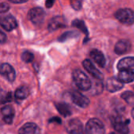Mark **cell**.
<instances>
[{"label":"cell","instance_id":"6da1fadb","mask_svg":"<svg viewBox=\"0 0 134 134\" xmlns=\"http://www.w3.org/2000/svg\"><path fill=\"white\" fill-rule=\"evenodd\" d=\"M72 78L76 86L82 91H87L91 89L92 82L90 79L81 70H75L72 73Z\"/></svg>","mask_w":134,"mask_h":134},{"label":"cell","instance_id":"7a4b0ae2","mask_svg":"<svg viewBox=\"0 0 134 134\" xmlns=\"http://www.w3.org/2000/svg\"><path fill=\"white\" fill-rule=\"evenodd\" d=\"M86 131L88 134H104L105 126L98 119H91L86 126Z\"/></svg>","mask_w":134,"mask_h":134},{"label":"cell","instance_id":"3957f363","mask_svg":"<svg viewBox=\"0 0 134 134\" xmlns=\"http://www.w3.org/2000/svg\"><path fill=\"white\" fill-rule=\"evenodd\" d=\"M116 19L124 24H133L134 23V12L128 8L120 9L115 14Z\"/></svg>","mask_w":134,"mask_h":134},{"label":"cell","instance_id":"277c9868","mask_svg":"<svg viewBox=\"0 0 134 134\" xmlns=\"http://www.w3.org/2000/svg\"><path fill=\"white\" fill-rule=\"evenodd\" d=\"M129 119H124L122 116H116L111 119V124L114 127L115 130L117 131L119 134L129 133V127L128 125L130 123Z\"/></svg>","mask_w":134,"mask_h":134},{"label":"cell","instance_id":"5b68a950","mask_svg":"<svg viewBox=\"0 0 134 134\" xmlns=\"http://www.w3.org/2000/svg\"><path fill=\"white\" fill-rule=\"evenodd\" d=\"M46 16L45 11L41 7L32 8L28 13L29 20L35 25H40L43 23Z\"/></svg>","mask_w":134,"mask_h":134},{"label":"cell","instance_id":"8992f818","mask_svg":"<svg viewBox=\"0 0 134 134\" xmlns=\"http://www.w3.org/2000/svg\"><path fill=\"white\" fill-rule=\"evenodd\" d=\"M71 98L72 102L80 108H86L90 105L89 98L78 91H73L71 93Z\"/></svg>","mask_w":134,"mask_h":134},{"label":"cell","instance_id":"52a82bcc","mask_svg":"<svg viewBox=\"0 0 134 134\" xmlns=\"http://www.w3.org/2000/svg\"><path fill=\"white\" fill-rule=\"evenodd\" d=\"M68 134H83V126L80 120L73 119L70 120L67 126Z\"/></svg>","mask_w":134,"mask_h":134},{"label":"cell","instance_id":"ba28073f","mask_svg":"<svg viewBox=\"0 0 134 134\" xmlns=\"http://www.w3.org/2000/svg\"><path fill=\"white\" fill-rule=\"evenodd\" d=\"M0 24L2 27L7 31H11L17 27V21L12 15H6L2 16L0 20Z\"/></svg>","mask_w":134,"mask_h":134},{"label":"cell","instance_id":"9c48e42d","mask_svg":"<svg viewBox=\"0 0 134 134\" xmlns=\"http://www.w3.org/2000/svg\"><path fill=\"white\" fill-rule=\"evenodd\" d=\"M0 72H1V75L5 79H7L9 82H13L15 80V78H16L15 70L8 63H3V64H1Z\"/></svg>","mask_w":134,"mask_h":134},{"label":"cell","instance_id":"30bf717a","mask_svg":"<svg viewBox=\"0 0 134 134\" xmlns=\"http://www.w3.org/2000/svg\"><path fill=\"white\" fill-rule=\"evenodd\" d=\"M82 65H83L84 68L86 70V71H88L95 79H97L98 80H102L104 79L103 74L93 65V64L90 60H88V59L84 60L82 62Z\"/></svg>","mask_w":134,"mask_h":134},{"label":"cell","instance_id":"8fae6325","mask_svg":"<svg viewBox=\"0 0 134 134\" xmlns=\"http://www.w3.org/2000/svg\"><path fill=\"white\" fill-rule=\"evenodd\" d=\"M123 88V83L115 77H111L107 80L106 89L111 93H115L121 90Z\"/></svg>","mask_w":134,"mask_h":134},{"label":"cell","instance_id":"7c38bea8","mask_svg":"<svg viewBox=\"0 0 134 134\" xmlns=\"http://www.w3.org/2000/svg\"><path fill=\"white\" fill-rule=\"evenodd\" d=\"M65 27H66V21L64 18L60 16H57L51 19V20L48 24V30L49 31H53Z\"/></svg>","mask_w":134,"mask_h":134},{"label":"cell","instance_id":"4fadbf2b","mask_svg":"<svg viewBox=\"0 0 134 134\" xmlns=\"http://www.w3.org/2000/svg\"><path fill=\"white\" fill-rule=\"evenodd\" d=\"M131 49V43L126 39L119 40L115 46V52L118 55H122L128 53Z\"/></svg>","mask_w":134,"mask_h":134},{"label":"cell","instance_id":"5bb4252c","mask_svg":"<svg viewBox=\"0 0 134 134\" xmlns=\"http://www.w3.org/2000/svg\"><path fill=\"white\" fill-rule=\"evenodd\" d=\"M1 112L2 115V119L5 122V123L11 125L13 123L14 117V109L9 105H6L2 108Z\"/></svg>","mask_w":134,"mask_h":134},{"label":"cell","instance_id":"9a60e30c","mask_svg":"<svg viewBox=\"0 0 134 134\" xmlns=\"http://www.w3.org/2000/svg\"><path fill=\"white\" fill-rule=\"evenodd\" d=\"M18 134H40V129L35 123L27 122L20 128Z\"/></svg>","mask_w":134,"mask_h":134},{"label":"cell","instance_id":"2e32d148","mask_svg":"<svg viewBox=\"0 0 134 134\" xmlns=\"http://www.w3.org/2000/svg\"><path fill=\"white\" fill-rule=\"evenodd\" d=\"M117 68L119 71L122 70L134 71V57H124L121 59L118 63Z\"/></svg>","mask_w":134,"mask_h":134},{"label":"cell","instance_id":"e0dca14e","mask_svg":"<svg viewBox=\"0 0 134 134\" xmlns=\"http://www.w3.org/2000/svg\"><path fill=\"white\" fill-rule=\"evenodd\" d=\"M90 55L91 58L94 60V62L97 65H99L101 68H104L105 66L106 59H105V57L102 52H100V50H98L97 49H94L91 50Z\"/></svg>","mask_w":134,"mask_h":134},{"label":"cell","instance_id":"ac0fdd59","mask_svg":"<svg viewBox=\"0 0 134 134\" xmlns=\"http://www.w3.org/2000/svg\"><path fill=\"white\" fill-rule=\"evenodd\" d=\"M122 83H130L134 81L133 71L130 70H122L119 71L117 77Z\"/></svg>","mask_w":134,"mask_h":134},{"label":"cell","instance_id":"d6986e66","mask_svg":"<svg viewBox=\"0 0 134 134\" xmlns=\"http://www.w3.org/2000/svg\"><path fill=\"white\" fill-rule=\"evenodd\" d=\"M30 94V90L27 86H20L16 89L14 93V97L17 101L26 99Z\"/></svg>","mask_w":134,"mask_h":134},{"label":"cell","instance_id":"ffe728a7","mask_svg":"<svg viewBox=\"0 0 134 134\" xmlns=\"http://www.w3.org/2000/svg\"><path fill=\"white\" fill-rule=\"evenodd\" d=\"M56 108L57 109L59 113L64 117H68L71 115L70 106L65 103H57L56 104Z\"/></svg>","mask_w":134,"mask_h":134},{"label":"cell","instance_id":"44dd1931","mask_svg":"<svg viewBox=\"0 0 134 134\" xmlns=\"http://www.w3.org/2000/svg\"><path fill=\"white\" fill-rule=\"evenodd\" d=\"M72 26L77 27L78 29H79L80 31H82L85 35H86V38L87 39L88 38V36H89V31H88V29L84 23L83 20H79V19H75L72 21Z\"/></svg>","mask_w":134,"mask_h":134},{"label":"cell","instance_id":"7402d4cb","mask_svg":"<svg viewBox=\"0 0 134 134\" xmlns=\"http://www.w3.org/2000/svg\"><path fill=\"white\" fill-rule=\"evenodd\" d=\"M79 35V34L77 32V31H67L65 33H64L63 35H61L59 38H58V41L59 42H65L70 38H76Z\"/></svg>","mask_w":134,"mask_h":134},{"label":"cell","instance_id":"603a6c76","mask_svg":"<svg viewBox=\"0 0 134 134\" xmlns=\"http://www.w3.org/2000/svg\"><path fill=\"white\" fill-rule=\"evenodd\" d=\"M122 98L126 100V102L134 106V93L130 91H126L122 94Z\"/></svg>","mask_w":134,"mask_h":134},{"label":"cell","instance_id":"cb8c5ba5","mask_svg":"<svg viewBox=\"0 0 134 134\" xmlns=\"http://www.w3.org/2000/svg\"><path fill=\"white\" fill-rule=\"evenodd\" d=\"M21 59L24 62H25L27 64L31 63L34 60V55L30 51H24L21 54Z\"/></svg>","mask_w":134,"mask_h":134},{"label":"cell","instance_id":"d4e9b609","mask_svg":"<svg viewBox=\"0 0 134 134\" xmlns=\"http://www.w3.org/2000/svg\"><path fill=\"white\" fill-rule=\"evenodd\" d=\"M13 100V96H12V93L10 92H2V94H1V103L2 104H5V103H7V102H10L11 100Z\"/></svg>","mask_w":134,"mask_h":134},{"label":"cell","instance_id":"484cf974","mask_svg":"<svg viewBox=\"0 0 134 134\" xmlns=\"http://www.w3.org/2000/svg\"><path fill=\"white\" fill-rule=\"evenodd\" d=\"M82 3L81 1L75 0V1H71V5L72 8L75 9H76V10H79L82 8Z\"/></svg>","mask_w":134,"mask_h":134},{"label":"cell","instance_id":"4316f807","mask_svg":"<svg viewBox=\"0 0 134 134\" xmlns=\"http://www.w3.org/2000/svg\"><path fill=\"white\" fill-rule=\"evenodd\" d=\"M9 9V5L6 2H2L1 6H0V11L2 13H6Z\"/></svg>","mask_w":134,"mask_h":134},{"label":"cell","instance_id":"83f0119b","mask_svg":"<svg viewBox=\"0 0 134 134\" xmlns=\"http://www.w3.org/2000/svg\"><path fill=\"white\" fill-rule=\"evenodd\" d=\"M49 123L57 122V123H58V124H60V123H61V120H60V119L58 118V117H53V118L49 119Z\"/></svg>","mask_w":134,"mask_h":134},{"label":"cell","instance_id":"f1b7e54d","mask_svg":"<svg viewBox=\"0 0 134 134\" xmlns=\"http://www.w3.org/2000/svg\"><path fill=\"white\" fill-rule=\"evenodd\" d=\"M6 40H7L6 35L4 34L3 31H1V32H0V41H1V43L3 44L5 42H6Z\"/></svg>","mask_w":134,"mask_h":134},{"label":"cell","instance_id":"f546056e","mask_svg":"<svg viewBox=\"0 0 134 134\" xmlns=\"http://www.w3.org/2000/svg\"><path fill=\"white\" fill-rule=\"evenodd\" d=\"M54 4V1H46V6L47 7V8H50V7H52L53 6V5Z\"/></svg>","mask_w":134,"mask_h":134},{"label":"cell","instance_id":"4dcf8cb0","mask_svg":"<svg viewBox=\"0 0 134 134\" xmlns=\"http://www.w3.org/2000/svg\"><path fill=\"white\" fill-rule=\"evenodd\" d=\"M9 2H12V3H15V4H20V3H24V2H27V0H23V1H20V0H18V1H15V0H9Z\"/></svg>","mask_w":134,"mask_h":134},{"label":"cell","instance_id":"1f68e13d","mask_svg":"<svg viewBox=\"0 0 134 134\" xmlns=\"http://www.w3.org/2000/svg\"><path fill=\"white\" fill-rule=\"evenodd\" d=\"M131 115H132V117L134 119V108H133V110H132V112H131Z\"/></svg>","mask_w":134,"mask_h":134},{"label":"cell","instance_id":"d6a6232c","mask_svg":"<svg viewBox=\"0 0 134 134\" xmlns=\"http://www.w3.org/2000/svg\"><path fill=\"white\" fill-rule=\"evenodd\" d=\"M109 134H116V133H109Z\"/></svg>","mask_w":134,"mask_h":134}]
</instances>
